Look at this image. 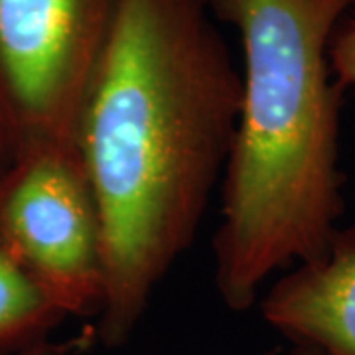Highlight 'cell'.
<instances>
[{"label": "cell", "mask_w": 355, "mask_h": 355, "mask_svg": "<svg viewBox=\"0 0 355 355\" xmlns=\"http://www.w3.org/2000/svg\"><path fill=\"white\" fill-rule=\"evenodd\" d=\"M239 109L241 71L209 0H119L77 128L101 219L107 347L135 334L196 239Z\"/></svg>", "instance_id": "6da1fadb"}, {"label": "cell", "mask_w": 355, "mask_h": 355, "mask_svg": "<svg viewBox=\"0 0 355 355\" xmlns=\"http://www.w3.org/2000/svg\"><path fill=\"white\" fill-rule=\"evenodd\" d=\"M355 0H209L243 48L241 109L221 178L216 288L247 312L265 282L326 254L343 211L342 85L330 42Z\"/></svg>", "instance_id": "7a4b0ae2"}, {"label": "cell", "mask_w": 355, "mask_h": 355, "mask_svg": "<svg viewBox=\"0 0 355 355\" xmlns=\"http://www.w3.org/2000/svg\"><path fill=\"white\" fill-rule=\"evenodd\" d=\"M119 0H0V140L14 160L77 153Z\"/></svg>", "instance_id": "3957f363"}, {"label": "cell", "mask_w": 355, "mask_h": 355, "mask_svg": "<svg viewBox=\"0 0 355 355\" xmlns=\"http://www.w3.org/2000/svg\"><path fill=\"white\" fill-rule=\"evenodd\" d=\"M0 247L67 316H99L105 298L101 219L79 154L16 160L0 180Z\"/></svg>", "instance_id": "277c9868"}, {"label": "cell", "mask_w": 355, "mask_h": 355, "mask_svg": "<svg viewBox=\"0 0 355 355\" xmlns=\"http://www.w3.org/2000/svg\"><path fill=\"white\" fill-rule=\"evenodd\" d=\"M261 314L292 345L355 355V227L340 229L326 254L280 277Z\"/></svg>", "instance_id": "5b68a950"}, {"label": "cell", "mask_w": 355, "mask_h": 355, "mask_svg": "<svg viewBox=\"0 0 355 355\" xmlns=\"http://www.w3.org/2000/svg\"><path fill=\"white\" fill-rule=\"evenodd\" d=\"M64 318L48 291L0 247V349L28 345Z\"/></svg>", "instance_id": "8992f818"}, {"label": "cell", "mask_w": 355, "mask_h": 355, "mask_svg": "<svg viewBox=\"0 0 355 355\" xmlns=\"http://www.w3.org/2000/svg\"><path fill=\"white\" fill-rule=\"evenodd\" d=\"M331 73L342 89L355 91V18L342 20L330 42Z\"/></svg>", "instance_id": "52a82bcc"}, {"label": "cell", "mask_w": 355, "mask_h": 355, "mask_svg": "<svg viewBox=\"0 0 355 355\" xmlns=\"http://www.w3.org/2000/svg\"><path fill=\"white\" fill-rule=\"evenodd\" d=\"M85 340H79V342H67L64 343L62 347H44V345H40V347H34V349H30V352H22V354L18 355H65L69 354L73 347H79V345H83ZM259 355H277L275 349H270V352H265V354H259Z\"/></svg>", "instance_id": "ba28073f"}, {"label": "cell", "mask_w": 355, "mask_h": 355, "mask_svg": "<svg viewBox=\"0 0 355 355\" xmlns=\"http://www.w3.org/2000/svg\"><path fill=\"white\" fill-rule=\"evenodd\" d=\"M291 355H320V354H316L314 349H308V347H300V345H294V347H292Z\"/></svg>", "instance_id": "9c48e42d"}, {"label": "cell", "mask_w": 355, "mask_h": 355, "mask_svg": "<svg viewBox=\"0 0 355 355\" xmlns=\"http://www.w3.org/2000/svg\"><path fill=\"white\" fill-rule=\"evenodd\" d=\"M4 150V144H2V140H0V153Z\"/></svg>", "instance_id": "30bf717a"}]
</instances>
